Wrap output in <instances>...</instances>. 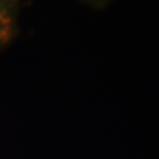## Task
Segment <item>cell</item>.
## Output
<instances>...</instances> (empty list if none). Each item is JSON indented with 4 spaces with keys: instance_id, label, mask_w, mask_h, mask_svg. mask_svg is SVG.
Segmentation results:
<instances>
[{
    "instance_id": "6da1fadb",
    "label": "cell",
    "mask_w": 159,
    "mask_h": 159,
    "mask_svg": "<svg viewBox=\"0 0 159 159\" xmlns=\"http://www.w3.org/2000/svg\"><path fill=\"white\" fill-rule=\"evenodd\" d=\"M19 0H0V49L8 45L17 29Z\"/></svg>"
}]
</instances>
